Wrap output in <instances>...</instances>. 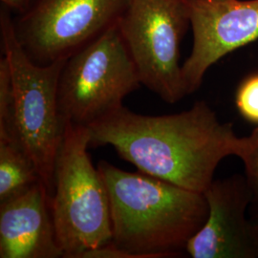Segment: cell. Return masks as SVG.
<instances>
[{"label": "cell", "instance_id": "cell-4", "mask_svg": "<svg viewBox=\"0 0 258 258\" xmlns=\"http://www.w3.org/2000/svg\"><path fill=\"white\" fill-rule=\"evenodd\" d=\"M118 23L67 57L57 84L63 123L88 127L119 109L142 85Z\"/></svg>", "mask_w": 258, "mask_h": 258}, {"label": "cell", "instance_id": "cell-3", "mask_svg": "<svg viewBox=\"0 0 258 258\" xmlns=\"http://www.w3.org/2000/svg\"><path fill=\"white\" fill-rule=\"evenodd\" d=\"M89 148L87 127L65 122L51 198L56 239L64 258H83L112 242L109 196Z\"/></svg>", "mask_w": 258, "mask_h": 258}, {"label": "cell", "instance_id": "cell-13", "mask_svg": "<svg viewBox=\"0 0 258 258\" xmlns=\"http://www.w3.org/2000/svg\"><path fill=\"white\" fill-rule=\"evenodd\" d=\"M238 157L245 166V179L251 194V203L258 209V125L250 135L242 137Z\"/></svg>", "mask_w": 258, "mask_h": 258}, {"label": "cell", "instance_id": "cell-2", "mask_svg": "<svg viewBox=\"0 0 258 258\" xmlns=\"http://www.w3.org/2000/svg\"><path fill=\"white\" fill-rule=\"evenodd\" d=\"M110 203L112 243L134 258L176 257L207 220L204 194L101 161Z\"/></svg>", "mask_w": 258, "mask_h": 258}, {"label": "cell", "instance_id": "cell-15", "mask_svg": "<svg viewBox=\"0 0 258 258\" xmlns=\"http://www.w3.org/2000/svg\"><path fill=\"white\" fill-rule=\"evenodd\" d=\"M1 2L7 9L17 11L20 14L27 9L32 0H1Z\"/></svg>", "mask_w": 258, "mask_h": 258}, {"label": "cell", "instance_id": "cell-14", "mask_svg": "<svg viewBox=\"0 0 258 258\" xmlns=\"http://www.w3.org/2000/svg\"><path fill=\"white\" fill-rule=\"evenodd\" d=\"M235 104L245 120L258 125V73L249 76L240 84Z\"/></svg>", "mask_w": 258, "mask_h": 258}, {"label": "cell", "instance_id": "cell-10", "mask_svg": "<svg viewBox=\"0 0 258 258\" xmlns=\"http://www.w3.org/2000/svg\"><path fill=\"white\" fill-rule=\"evenodd\" d=\"M51 198L39 182L18 197L0 204V257L59 258Z\"/></svg>", "mask_w": 258, "mask_h": 258}, {"label": "cell", "instance_id": "cell-6", "mask_svg": "<svg viewBox=\"0 0 258 258\" xmlns=\"http://www.w3.org/2000/svg\"><path fill=\"white\" fill-rule=\"evenodd\" d=\"M142 85L174 104L186 96L180 48L190 25L185 0H129L119 21Z\"/></svg>", "mask_w": 258, "mask_h": 258}, {"label": "cell", "instance_id": "cell-8", "mask_svg": "<svg viewBox=\"0 0 258 258\" xmlns=\"http://www.w3.org/2000/svg\"><path fill=\"white\" fill-rule=\"evenodd\" d=\"M194 45L182 65L186 95L197 91L209 68L258 39V0H185Z\"/></svg>", "mask_w": 258, "mask_h": 258}, {"label": "cell", "instance_id": "cell-16", "mask_svg": "<svg viewBox=\"0 0 258 258\" xmlns=\"http://www.w3.org/2000/svg\"><path fill=\"white\" fill-rule=\"evenodd\" d=\"M210 1H227V0H210Z\"/></svg>", "mask_w": 258, "mask_h": 258}, {"label": "cell", "instance_id": "cell-11", "mask_svg": "<svg viewBox=\"0 0 258 258\" xmlns=\"http://www.w3.org/2000/svg\"><path fill=\"white\" fill-rule=\"evenodd\" d=\"M39 182L42 180L37 166L25 150L0 142V204L26 192Z\"/></svg>", "mask_w": 258, "mask_h": 258}, {"label": "cell", "instance_id": "cell-1", "mask_svg": "<svg viewBox=\"0 0 258 258\" xmlns=\"http://www.w3.org/2000/svg\"><path fill=\"white\" fill-rule=\"evenodd\" d=\"M89 148L111 146L139 171L204 194L222 160L239 155L242 138L204 101L177 114L119 109L88 126Z\"/></svg>", "mask_w": 258, "mask_h": 258}, {"label": "cell", "instance_id": "cell-5", "mask_svg": "<svg viewBox=\"0 0 258 258\" xmlns=\"http://www.w3.org/2000/svg\"><path fill=\"white\" fill-rule=\"evenodd\" d=\"M0 31L3 53L13 79L19 145L31 157L43 184L53 195L55 157L64 127L57 107V84L67 58L52 64L35 63L20 45L6 7L0 13Z\"/></svg>", "mask_w": 258, "mask_h": 258}, {"label": "cell", "instance_id": "cell-12", "mask_svg": "<svg viewBox=\"0 0 258 258\" xmlns=\"http://www.w3.org/2000/svg\"><path fill=\"white\" fill-rule=\"evenodd\" d=\"M14 85L9 61L5 55L0 59V142L19 145L14 107Z\"/></svg>", "mask_w": 258, "mask_h": 258}, {"label": "cell", "instance_id": "cell-9", "mask_svg": "<svg viewBox=\"0 0 258 258\" xmlns=\"http://www.w3.org/2000/svg\"><path fill=\"white\" fill-rule=\"evenodd\" d=\"M204 195L209 214L185 253L192 258H258V223L246 216L251 194L245 177L213 180Z\"/></svg>", "mask_w": 258, "mask_h": 258}, {"label": "cell", "instance_id": "cell-7", "mask_svg": "<svg viewBox=\"0 0 258 258\" xmlns=\"http://www.w3.org/2000/svg\"><path fill=\"white\" fill-rule=\"evenodd\" d=\"M129 0H32L14 20L20 45L37 64H52L117 24Z\"/></svg>", "mask_w": 258, "mask_h": 258}]
</instances>
